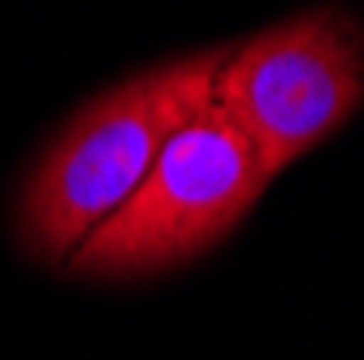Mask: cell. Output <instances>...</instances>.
<instances>
[{"instance_id":"obj_1","label":"cell","mask_w":364,"mask_h":360,"mask_svg":"<svg viewBox=\"0 0 364 360\" xmlns=\"http://www.w3.org/2000/svg\"><path fill=\"white\" fill-rule=\"evenodd\" d=\"M225 53L230 48H208L139 70L70 117L26 174L18 200V235L35 260L65 265L139 191L165 144L213 105Z\"/></svg>"},{"instance_id":"obj_2","label":"cell","mask_w":364,"mask_h":360,"mask_svg":"<svg viewBox=\"0 0 364 360\" xmlns=\"http://www.w3.org/2000/svg\"><path fill=\"white\" fill-rule=\"evenodd\" d=\"M273 178L247 134L204 105L156 157L148 178L65 260L78 278H139L221 243L256 208Z\"/></svg>"},{"instance_id":"obj_3","label":"cell","mask_w":364,"mask_h":360,"mask_svg":"<svg viewBox=\"0 0 364 360\" xmlns=\"http://www.w3.org/2000/svg\"><path fill=\"white\" fill-rule=\"evenodd\" d=\"M213 105L278 178L364 105V26L321 5L256 31L225 53Z\"/></svg>"}]
</instances>
